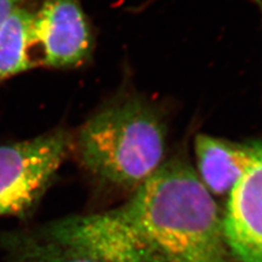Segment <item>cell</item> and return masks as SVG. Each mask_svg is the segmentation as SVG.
<instances>
[{"instance_id": "1", "label": "cell", "mask_w": 262, "mask_h": 262, "mask_svg": "<svg viewBox=\"0 0 262 262\" xmlns=\"http://www.w3.org/2000/svg\"><path fill=\"white\" fill-rule=\"evenodd\" d=\"M113 211L161 262H233L223 212L183 155L166 159Z\"/></svg>"}, {"instance_id": "2", "label": "cell", "mask_w": 262, "mask_h": 262, "mask_svg": "<svg viewBox=\"0 0 262 262\" xmlns=\"http://www.w3.org/2000/svg\"><path fill=\"white\" fill-rule=\"evenodd\" d=\"M165 111L124 89L102 105L72 136V151L97 183L133 193L166 161Z\"/></svg>"}, {"instance_id": "3", "label": "cell", "mask_w": 262, "mask_h": 262, "mask_svg": "<svg viewBox=\"0 0 262 262\" xmlns=\"http://www.w3.org/2000/svg\"><path fill=\"white\" fill-rule=\"evenodd\" d=\"M72 136L59 128L0 145V216H26L35 209L72 151Z\"/></svg>"}, {"instance_id": "4", "label": "cell", "mask_w": 262, "mask_h": 262, "mask_svg": "<svg viewBox=\"0 0 262 262\" xmlns=\"http://www.w3.org/2000/svg\"><path fill=\"white\" fill-rule=\"evenodd\" d=\"M32 57L35 67L78 68L91 60L93 30L79 0H45L33 12Z\"/></svg>"}, {"instance_id": "5", "label": "cell", "mask_w": 262, "mask_h": 262, "mask_svg": "<svg viewBox=\"0 0 262 262\" xmlns=\"http://www.w3.org/2000/svg\"><path fill=\"white\" fill-rule=\"evenodd\" d=\"M223 228L233 262H262V139L252 165L227 196Z\"/></svg>"}, {"instance_id": "6", "label": "cell", "mask_w": 262, "mask_h": 262, "mask_svg": "<svg viewBox=\"0 0 262 262\" xmlns=\"http://www.w3.org/2000/svg\"><path fill=\"white\" fill-rule=\"evenodd\" d=\"M258 140L234 142L209 135L194 139L195 173L213 196L232 192L256 159Z\"/></svg>"}, {"instance_id": "7", "label": "cell", "mask_w": 262, "mask_h": 262, "mask_svg": "<svg viewBox=\"0 0 262 262\" xmlns=\"http://www.w3.org/2000/svg\"><path fill=\"white\" fill-rule=\"evenodd\" d=\"M0 247L8 262H118L51 241L36 229L3 234Z\"/></svg>"}, {"instance_id": "8", "label": "cell", "mask_w": 262, "mask_h": 262, "mask_svg": "<svg viewBox=\"0 0 262 262\" xmlns=\"http://www.w3.org/2000/svg\"><path fill=\"white\" fill-rule=\"evenodd\" d=\"M33 12L20 6L0 27V82L35 68L32 57Z\"/></svg>"}, {"instance_id": "9", "label": "cell", "mask_w": 262, "mask_h": 262, "mask_svg": "<svg viewBox=\"0 0 262 262\" xmlns=\"http://www.w3.org/2000/svg\"><path fill=\"white\" fill-rule=\"evenodd\" d=\"M26 0H0V27L16 8L23 6Z\"/></svg>"}, {"instance_id": "10", "label": "cell", "mask_w": 262, "mask_h": 262, "mask_svg": "<svg viewBox=\"0 0 262 262\" xmlns=\"http://www.w3.org/2000/svg\"><path fill=\"white\" fill-rule=\"evenodd\" d=\"M250 2H252L257 6L258 10L260 12V15H261V20H262V0H250Z\"/></svg>"}]
</instances>
